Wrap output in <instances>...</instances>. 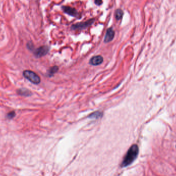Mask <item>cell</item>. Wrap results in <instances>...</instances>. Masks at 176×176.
Here are the masks:
<instances>
[{
	"label": "cell",
	"mask_w": 176,
	"mask_h": 176,
	"mask_svg": "<svg viewBox=\"0 0 176 176\" xmlns=\"http://www.w3.org/2000/svg\"><path fill=\"white\" fill-rule=\"evenodd\" d=\"M95 3L97 5H100L102 3V0H95Z\"/></svg>",
	"instance_id": "13"
},
{
	"label": "cell",
	"mask_w": 176,
	"mask_h": 176,
	"mask_svg": "<svg viewBox=\"0 0 176 176\" xmlns=\"http://www.w3.org/2000/svg\"><path fill=\"white\" fill-rule=\"evenodd\" d=\"M114 35H115V32L114 30L112 28H108L105 37L104 42L108 43L111 41L114 38Z\"/></svg>",
	"instance_id": "6"
},
{
	"label": "cell",
	"mask_w": 176,
	"mask_h": 176,
	"mask_svg": "<svg viewBox=\"0 0 176 176\" xmlns=\"http://www.w3.org/2000/svg\"><path fill=\"white\" fill-rule=\"evenodd\" d=\"M104 61V58L100 55H97L92 57L90 59L89 63L93 66H97L102 64Z\"/></svg>",
	"instance_id": "7"
},
{
	"label": "cell",
	"mask_w": 176,
	"mask_h": 176,
	"mask_svg": "<svg viewBox=\"0 0 176 176\" xmlns=\"http://www.w3.org/2000/svg\"><path fill=\"white\" fill-rule=\"evenodd\" d=\"M49 51V48L48 46L40 47L35 50L34 53L37 58H40L47 54Z\"/></svg>",
	"instance_id": "4"
},
{
	"label": "cell",
	"mask_w": 176,
	"mask_h": 176,
	"mask_svg": "<svg viewBox=\"0 0 176 176\" xmlns=\"http://www.w3.org/2000/svg\"><path fill=\"white\" fill-rule=\"evenodd\" d=\"M138 152L139 149L137 145L134 144L131 146L124 157L120 166L122 167H126L127 166H129L138 157Z\"/></svg>",
	"instance_id": "1"
},
{
	"label": "cell",
	"mask_w": 176,
	"mask_h": 176,
	"mask_svg": "<svg viewBox=\"0 0 176 176\" xmlns=\"http://www.w3.org/2000/svg\"><path fill=\"white\" fill-rule=\"evenodd\" d=\"M62 9L64 12L70 15V16L74 17H79L80 15L78 14L77 11L74 8H72L70 6H63L62 7Z\"/></svg>",
	"instance_id": "5"
},
{
	"label": "cell",
	"mask_w": 176,
	"mask_h": 176,
	"mask_svg": "<svg viewBox=\"0 0 176 176\" xmlns=\"http://www.w3.org/2000/svg\"><path fill=\"white\" fill-rule=\"evenodd\" d=\"M17 92L19 95L24 97H29L32 95L30 90L26 88H20L17 90Z\"/></svg>",
	"instance_id": "8"
},
{
	"label": "cell",
	"mask_w": 176,
	"mask_h": 176,
	"mask_svg": "<svg viewBox=\"0 0 176 176\" xmlns=\"http://www.w3.org/2000/svg\"><path fill=\"white\" fill-rule=\"evenodd\" d=\"M123 15H124L123 11L120 9H118L115 12V18L117 20H120L122 18Z\"/></svg>",
	"instance_id": "11"
},
{
	"label": "cell",
	"mask_w": 176,
	"mask_h": 176,
	"mask_svg": "<svg viewBox=\"0 0 176 176\" xmlns=\"http://www.w3.org/2000/svg\"><path fill=\"white\" fill-rule=\"evenodd\" d=\"M94 21H95L94 19H91L90 20L87 21L86 22L77 23L76 24H73L71 27V28L74 30L84 29V28H87L91 25H92L94 23Z\"/></svg>",
	"instance_id": "3"
},
{
	"label": "cell",
	"mask_w": 176,
	"mask_h": 176,
	"mask_svg": "<svg viewBox=\"0 0 176 176\" xmlns=\"http://www.w3.org/2000/svg\"><path fill=\"white\" fill-rule=\"evenodd\" d=\"M58 69H59V68H58L57 66H54V67H51L48 70V76H50V77L52 76H53V74H55L56 72L58 71Z\"/></svg>",
	"instance_id": "10"
},
{
	"label": "cell",
	"mask_w": 176,
	"mask_h": 176,
	"mask_svg": "<svg viewBox=\"0 0 176 176\" xmlns=\"http://www.w3.org/2000/svg\"><path fill=\"white\" fill-rule=\"evenodd\" d=\"M23 75L26 79L34 84H39L41 82L40 76L35 72L31 70H25L23 72Z\"/></svg>",
	"instance_id": "2"
},
{
	"label": "cell",
	"mask_w": 176,
	"mask_h": 176,
	"mask_svg": "<svg viewBox=\"0 0 176 176\" xmlns=\"http://www.w3.org/2000/svg\"><path fill=\"white\" fill-rule=\"evenodd\" d=\"M103 116V113L102 112L100 111H96L93 113L92 114H90L89 116V118H91V119H98V118L102 117Z\"/></svg>",
	"instance_id": "9"
},
{
	"label": "cell",
	"mask_w": 176,
	"mask_h": 176,
	"mask_svg": "<svg viewBox=\"0 0 176 176\" xmlns=\"http://www.w3.org/2000/svg\"><path fill=\"white\" fill-rule=\"evenodd\" d=\"M16 113L14 111H11V112H9L7 114L6 118L8 119H12L16 116Z\"/></svg>",
	"instance_id": "12"
}]
</instances>
